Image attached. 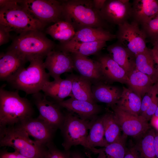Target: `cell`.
Returning <instances> with one entry per match:
<instances>
[{"instance_id":"obj_1","label":"cell","mask_w":158,"mask_h":158,"mask_svg":"<svg viewBox=\"0 0 158 158\" xmlns=\"http://www.w3.org/2000/svg\"><path fill=\"white\" fill-rule=\"evenodd\" d=\"M21 0H0V27L19 34L30 30L42 31L46 24L32 16Z\"/></svg>"},{"instance_id":"obj_2","label":"cell","mask_w":158,"mask_h":158,"mask_svg":"<svg viewBox=\"0 0 158 158\" xmlns=\"http://www.w3.org/2000/svg\"><path fill=\"white\" fill-rule=\"evenodd\" d=\"M63 19L70 23L76 31L87 27L106 29L109 24L94 8L92 0L62 1Z\"/></svg>"},{"instance_id":"obj_3","label":"cell","mask_w":158,"mask_h":158,"mask_svg":"<svg viewBox=\"0 0 158 158\" xmlns=\"http://www.w3.org/2000/svg\"><path fill=\"white\" fill-rule=\"evenodd\" d=\"M33 109L29 101L18 91L0 89V128L16 126L32 117Z\"/></svg>"},{"instance_id":"obj_4","label":"cell","mask_w":158,"mask_h":158,"mask_svg":"<svg viewBox=\"0 0 158 158\" xmlns=\"http://www.w3.org/2000/svg\"><path fill=\"white\" fill-rule=\"evenodd\" d=\"M44 58L39 57L29 62L26 68H22L6 81L13 88L25 92L26 95L34 94L42 90L50 76L46 72Z\"/></svg>"},{"instance_id":"obj_5","label":"cell","mask_w":158,"mask_h":158,"mask_svg":"<svg viewBox=\"0 0 158 158\" xmlns=\"http://www.w3.org/2000/svg\"><path fill=\"white\" fill-rule=\"evenodd\" d=\"M55 46V43L41 31L30 30L15 37L8 50L15 52L28 62L37 57H46Z\"/></svg>"},{"instance_id":"obj_6","label":"cell","mask_w":158,"mask_h":158,"mask_svg":"<svg viewBox=\"0 0 158 158\" xmlns=\"http://www.w3.org/2000/svg\"><path fill=\"white\" fill-rule=\"evenodd\" d=\"M0 145L30 158H44L46 146L31 140L24 130L16 126L0 128Z\"/></svg>"},{"instance_id":"obj_7","label":"cell","mask_w":158,"mask_h":158,"mask_svg":"<svg viewBox=\"0 0 158 158\" xmlns=\"http://www.w3.org/2000/svg\"><path fill=\"white\" fill-rule=\"evenodd\" d=\"M93 120L83 119L69 111L66 113L60 129L63 139L62 145L64 150L69 151L72 146L79 145L90 150L87 138Z\"/></svg>"},{"instance_id":"obj_8","label":"cell","mask_w":158,"mask_h":158,"mask_svg":"<svg viewBox=\"0 0 158 158\" xmlns=\"http://www.w3.org/2000/svg\"><path fill=\"white\" fill-rule=\"evenodd\" d=\"M139 24L134 20L130 23L125 22L118 26L115 35L117 42L134 57L148 49L146 44V35Z\"/></svg>"},{"instance_id":"obj_9","label":"cell","mask_w":158,"mask_h":158,"mask_svg":"<svg viewBox=\"0 0 158 158\" xmlns=\"http://www.w3.org/2000/svg\"><path fill=\"white\" fill-rule=\"evenodd\" d=\"M20 2L32 16L41 22L56 23L63 20L62 1L56 0H25Z\"/></svg>"},{"instance_id":"obj_10","label":"cell","mask_w":158,"mask_h":158,"mask_svg":"<svg viewBox=\"0 0 158 158\" xmlns=\"http://www.w3.org/2000/svg\"><path fill=\"white\" fill-rule=\"evenodd\" d=\"M47 97L40 92L32 95L33 102L39 112L38 117L56 130L61 127L64 114L58 103L48 100Z\"/></svg>"},{"instance_id":"obj_11","label":"cell","mask_w":158,"mask_h":158,"mask_svg":"<svg viewBox=\"0 0 158 158\" xmlns=\"http://www.w3.org/2000/svg\"><path fill=\"white\" fill-rule=\"evenodd\" d=\"M111 107L124 135L137 138L151 128L148 121L142 116L129 113L115 105Z\"/></svg>"},{"instance_id":"obj_12","label":"cell","mask_w":158,"mask_h":158,"mask_svg":"<svg viewBox=\"0 0 158 158\" xmlns=\"http://www.w3.org/2000/svg\"><path fill=\"white\" fill-rule=\"evenodd\" d=\"M132 4L129 0H106L99 13L108 23L118 26L131 17Z\"/></svg>"},{"instance_id":"obj_13","label":"cell","mask_w":158,"mask_h":158,"mask_svg":"<svg viewBox=\"0 0 158 158\" xmlns=\"http://www.w3.org/2000/svg\"><path fill=\"white\" fill-rule=\"evenodd\" d=\"M44 65L50 76L56 80L65 73L71 72L74 69L70 53L59 50H53L47 55Z\"/></svg>"},{"instance_id":"obj_14","label":"cell","mask_w":158,"mask_h":158,"mask_svg":"<svg viewBox=\"0 0 158 158\" xmlns=\"http://www.w3.org/2000/svg\"><path fill=\"white\" fill-rule=\"evenodd\" d=\"M15 126L24 130L35 141L44 146L52 142L56 131L38 117L29 118Z\"/></svg>"},{"instance_id":"obj_15","label":"cell","mask_w":158,"mask_h":158,"mask_svg":"<svg viewBox=\"0 0 158 158\" xmlns=\"http://www.w3.org/2000/svg\"><path fill=\"white\" fill-rule=\"evenodd\" d=\"M70 54L74 69L78 72L80 75L90 80L93 83L101 82L104 78L97 61L93 60L87 56L77 54Z\"/></svg>"},{"instance_id":"obj_16","label":"cell","mask_w":158,"mask_h":158,"mask_svg":"<svg viewBox=\"0 0 158 158\" xmlns=\"http://www.w3.org/2000/svg\"><path fill=\"white\" fill-rule=\"evenodd\" d=\"M68 111L75 114L83 119L92 120L97 117L101 111L100 106L96 103H93L85 101L71 97L57 103Z\"/></svg>"},{"instance_id":"obj_17","label":"cell","mask_w":158,"mask_h":158,"mask_svg":"<svg viewBox=\"0 0 158 158\" xmlns=\"http://www.w3.org/2000/svg\"><path fill=\"white\" fill-rule=\"evenodd\" d=\"M27 61L13 51L8 50L0 54V79L7 81L20 69L24 67Z\"/></svg>"},{"instance_id":"obj_18","label":"cell","mask_w":158,"mask_h":158,"mask_svg":"<svg viewBox=\"0 0 158 158\" xmlns=\"http://www.w3.org/2000/svg\"><path fill=\"white\" fill-rule=\"evenodd\" d=\"M97 60L99 64L104 78L112 82L127 84L126 72L109 54L99 56Z\"/></svg>"},{"instance_id":"obj_19","label":"cell","mask_w":158,"mask_h":158,"mask_svg":"<svg viewBox=\"0 0 158 158\" xmlns=\"http://www.w3.org/2000/svg\"><path fill=\"white\" fill-rule=\"evenodd\" d=\"M132 6L131 17L141 25L158 13L157 0H134Z\"/></svg>"},{"instance_id":"obj_20","label":"cell","mask_w":158,"mask_h":158,"mask_svg":"<svg viewBox=\"0 0 158 158\" xmlns=\"http://www.w3.org/2000/svg\"><path fill=\"white\" fill-rule=\"evenodd\" d=\"M106 46V42H80L70 41L60 43L59 50L70 53H76L87 56L98 54Z\"/></svg>"},{"instance_id":"obj_21","label":"cell","mask_w":158,"mask_h":158,"mask_svg":"<svg viewBox=\"0 0 158 158\" xmlns=\"http://www.w3.org/2000/svg\"><path fill=\"white\" fill-rule=\"evenodd\" d=\"M71 81L67 77L65 79L61 78L47 82L42 90L47 97L52 98L58 103L64 100L66 97L71 96Z\"/></svg>"},{"instance_id":"obj_22","label":"cell","mask_w":158,"mask_h":158,"mask_svg":"<svg viewBox=\"0 0 158 158\" xmlns=\"http://www.w3.org/2000/svg\"><path fill=\"white\" fill-rule=\"evenodd\" d=\"M67 77L72 83L71 97L96 103L92 92V83L90 80L80 75L73 74H71Z\"/></svg>"},{"instance_id":"obj_23","label":"cell","mask_w":158,"mask_h":158,"mask_svg":"<svg viewBox=\"0 0 158 158\" xmlns=\"http://www.w3.org/2000/svg\"><path fill=\"white\" fill-rule=\"evenodd\" d=\"M115 38L116 35L108 30L100 28L87 27L76 31L73 38L71 41L80 42H106Z\"/></svg>"},{"instance_id":"obj_24","label":"cell","mask_w":158,"mask_h":158,"mask_svg":"<svg viewBox=\"0 0 158 158\" xmlns=\"http://www.w3.org/2000/svg\"><path fill=\"white\" fill-rule=\"evenodd\" d=\"M92 90L95 101L106 103L111 107L116 104L122 92L116 86L101 82L94 83L92 86Z\"/></svg>"},{"instance_id":"obj_25","label":"cell","mask_w":158,"mask_h":158,"mask_svg":"<svg viewBox=\"0 0 158 158\" xmlns=\"http://www.w3.org/2000/svg\"><path fill=\"white\" fill-rule=\"evenodd\" d=\"M127 75L129 88L142 98L154 84L148 76L136 68L135 65Z\"/></svg>"},{"instance_id":"obj_26","label":"cell","mask_w":158,"mask_h":158,"mask_svg":"<svg viewBox=\"0 0 158 158\" xmlns=\"http://www.w3.org/2000/svg\"><path fill=\"white\" fill-rule=\"evenodd\" d=\"M107 50L109 55L127 75L135 66V57L118 42L108 46Z\"/></svg>"},{"instance_id":"obj_27","label":"cell","mask_w":158,"mask_h":158,"mask_svg":"<svg viewBox=\"0 0 158 158\" xmlns=\"http://www.w3.org/2000/svg\"><path fill=\"white\" fill-rule=\"evenodd\" d=\"M142 99L130 88L123 87L121 96L114 105L129 113L139 116Z\"/></svg>"},{"instance_id":"obj_28","label":"cell","mask_w":158,"mask_h":158,"mask_svg":"<svg viewBox=\"0 0 158 158\" xmlns=\"http://www.w3.org/2000/svg\"><path fill=\"white\" fill-rule=\"evenodd\" d=\"M136 68L148 76L154 84L158 80V71L153 59L151 49H148L135 56Z\"/></svg>"},{"instance_id":"obj_29","label":"cell","mask_w":158,"mask_h":158,"mask_svg":"<svg viewBox=\"0 0 158 158\" xmlns=\"http://www.w3.org/2000/svg\"><path fill=\"white\" fill-rule=\"evenodd\" d=\"M45 32L54 40L63 43L71 40L76 31L70 23L63 20L47 27Z\"/></svg>"},{"instance_id":"obj_30","label":"cell","mask_w":158,"mask_h":158,"mask_svg":"<svg viewBox=\"0 0 158 158\" xmlns=\"http://www.w3.org/2000/svg\"><path fill=\"white\" fill-rule=\"evenodd\" d=\"M87 142L90 151L93 148L97 147H104L108 145L104 137L102 116L97 117L93 120L89 130Z\"/></svg>"},{"instance_id":"obj_31","label":"cell","mask_w":158,"mask_h":158,"mask_svg":"<svg viewBox=\"0 0 158 158\" xmlns=\"http://www.w3.org/2000/svg\"><path fill=\"white\" fill-rule=\"evenodd\" d=\"M155 131L150 128L144 134L137 138L134 146L140 158H156L154 146Z\"/></svg>"},{"instance_id":"obj_32","label":"cell","mask_w":158,"mask_h":158,"mask_svg":"<svg viewBox=\"0 0 158 158\" xmlns=\"http://www.w3.org/2000/svg\"><path fill=\"white\" fill-rule=\"evenodd\" d=\"M126 136L123 135L118 141L99 149L93 148L91 151L98 154L97 158H124L127 150L125 145Z\"/></svg>"},{"instance_id":"obj_33","label":"cell","mask_w":158,"mask_h":158,"mask_svg":"<svg viewBox=\"0 0 158 158\" xmlns=\"http://www.w3.org/2000/svg\"><path fill=\"white\" fill-rule=\"evenodd\" d=\"M104 130V137L109 144L117 142L122 137L121 129L113 112H107L102 116Z\"/></svg>"},{"instance_id":"obj_34","label":"cell","mask_w":158,"mask_h":158,"mask_svg":"<svg viewBox=\"0 0 158 158\" xmlns=\"http://www.w3.org/2000/svg\"><path fill=\"white\" fill-rule=\"evenodd\" d=\"M142 26L147 38L152 42L158 40V13Z\"/></svg>"},{"instance_id":"obj_35","label":"cell","mask_w":158,"mask_h":158,"mask_svg":"<svg viewBox=\"0 0 158 158\" xmlns=\"http://www.w3.org/2000/svg\"><path fill=\"white\" fill-rule=\"evenodd\" d=\"M44 158H71V152L59 149L52 142L46 146Z\"/></svg>"},{"instance_id":"obj_36","label":"cell","mask_w":158,"mask_h":158,"mask_svg":"<svg viewBox=\"0 0 158 158\" xmlns=\"http://www.w3.org/2000/svg\"><path fill=\"white\" fill-rule=\"evenodd\" d=\"M155 91V88L154 85L142 98L139 116H142L148 109L152 101Z\"/></svg>"},{"instance_id":"obj_37","label":"cell","mask_w":158,"mask_h":158,"mask_svg":"<svg viewBox=\"0 0 158 158\" xmlns=\"http://www.w3.org/2000/svg\"><path fill=\"white\" fill-rule=\"evenodd\" d=\"M155 91L152 101L146 112L142 116L147 121L154 116L158 106V92L155 86Z\"/></svg>"},{"instance_id":"obj_38","label":"cell","mask_w":158,"mask_h":158,"mask_svg":"<svg viewBox=\"0 0 158 158\" xmlns=\"http://www.w3.org/2000/svg\"><path fill=\"white\" fill-rule=\"evenodd\" d=\"M0 158H30L25 156L14 151L10 152L6 150L1 151L0 154Z\"/></svg>"},{"instance_id":"obj_39","label":"cell","mask_w":158,"mask_h":158,"mask_svg":"<svg viewBox=\"0 0 158 158\" xmlns=\"http://www.w3.org/2000/svg\"><path fill=\"white\" fill-rule=\"evenodd\" d=\"M9 32L0 27V46L8 42L11 37Z\"/></svg>"},{"instance_id":"obj_40","label":"cell","mask_w":158,"mask_h":158,"mask_svg":"<svg viewBox=\"0 0 158 158\" xmlns=\"http://www.w3.org/2000/svg\"><path fill=\"white\" fill-rule=\"evenodd\" d=\"M124 158H140L138 153L133 146L127 149Z\"/></svg>"},{"instance_id":"obj_41","label":"cell","mask_w":158,"mask_h":158,"mask_svg":"<svg viewBox=\"0 0 158 158\" xmlns=\"http://www.w3.org/2000/svg\"><path fill=\"white\" fill-rule=\"evenodd\" d=\"M106 0H92L93 4L95 8L100 11L103 7Z\"/></svg>"},{"instance_id":"obj_42","label":"cell","mask_w":158,"mask_h":158,"mask_svg":"<svg viewBox=\"0 0 158 158\" xmlns=\"http://www.w3.org/2000/svg\"><path fill=\"white\" fill-rule=\"evenodd\" d=\"M154 146L156 158H158V131H155Z\"/></svg>"},{"instance_id":"obj_43","label":"cell","mask_w":158,"mask_h":158,"mask_svg":"<svg viewBox=\"0 0 158 158\" xmlns=\"http://www.w3.org/2000/svg\"><path fill=\"white\" fill-rule=\"evenodd\" d=\"M153 59L158 71V50L153 48L151 49Z\"/></svg>"},{"instance_id":"obj_44","label":"cell","mask_w":158,"mask_h":158,"mask_svg":"<svg viewBox=\"0 0 158 158\" xmlns=\"http://www.w3.org/2000/svg\"><path fill=\"white\" fill-rule=\"evenodd\" d=\"M152 126L158 131V117L153 116L151 118Z\"/></svg>"},{"instance_id":"obj_45","label":"cell","mask_w":158,"mask_h":158,"mask_svg":"<svg viewBox=\"0 0 158 158\" xmlns=\"http://www.w3.org/2000/svg\"><path fill=\"white\" fill-rule=\"evenodd\" d=\"M71 158H84L80 152H71Z\"/></svg>"},{"instance_id":"obj_46","label":"cell","mask_w":158,"mask_h":158,"mask_svg":"<svg viewBox=\"0 0 158 158\" xmlns=\"http://www.w3.org/2000/svg\"><path fill=\"white\" fill-rule=\"evenodd\" d=\"M153 48L158 50V40L152 42Z\"/></svg>"},{"instance_id":"obj_47","label":"cell","mask_w":158,"mask_h":158,"mask_svg":"<svg viewBox=\"0 0 158 158\" xmlns=\"http://www.w3.org/2000/svg\"><path fill=\"white\" fill-rule=\"evenodd\" d=\"M85 154L88 158H93L90 153L88 152H85Z\"/></svg>"},{"instance_id":"obj_48","label":"cell","mask_w":158,"mask_h":158,"mask_svg":"<svg viewBox=\"0 0 158 158\" xmlns=\"http://www.w3.org/2000/svg\"><path fill=\"white\" fill-rule=\"evenodd\" d=\"M154 85L155 87V88L158 92V80L154 84Z\"/></svg>"},{"instance_id":"obj_49","label":"cell","mask_w":158,"mask_h":158,"mask_svg":"<svg viewBox=\"0 0 158 158\" xmlns=\"http://www.w3.org/2000/svg\"><path fill=\"white\" fill-rule=\"evenodd\" d=\"M154 116L158 117V106Z\"/></svg>"}]
</instances>
